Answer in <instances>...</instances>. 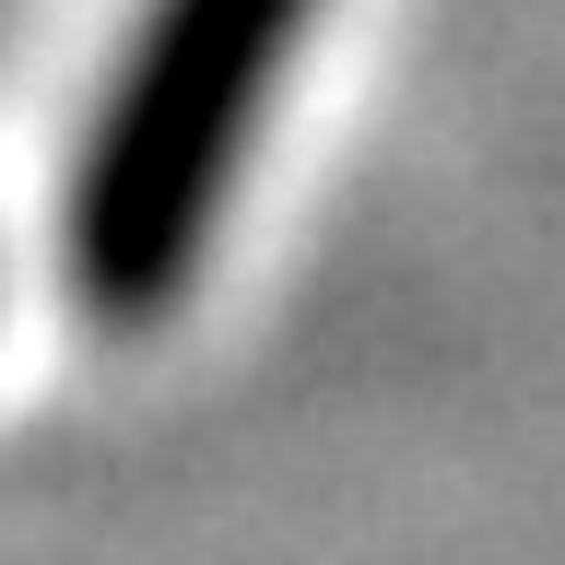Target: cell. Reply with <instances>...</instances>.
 I'll return each mask as SVG.
<instances>
[{
  "label": "cell",
  "mask_w": 565,
  "mask_h": 565,
  "mask_svg": "<svg viewBox=\"0 0 565 565\" xmlns=\"http://www.w3.org/2000/svg\"><path fill=\"white\" fill-rule=\"evenodd\" d=\"M307 12L318 0H153L130 24L71 166V295L95 318L177 307Z\"/></svg>",
  "instance_id": "obj_1"
}]
</instances>
